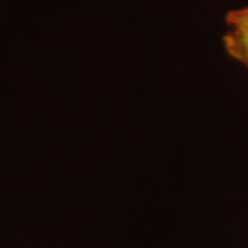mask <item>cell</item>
Returning <instances> with one entry per match:
<instances>
[{
	"label": "cell",
	"instance_id": "1",
	"mask_svg": "<svg viewBox=\"0 0 248 248\" xmlns=\"http://www.w3.org/2000/svg\"><path fill=\"white\" fill-rule=\"evenodd\" d=\"M228 32L223 45L228 54L248 68V7L232 10L226 16Z\"/></svg>",
	"mask_w": 248,
	"mask_h": 248
}]
</instances>
